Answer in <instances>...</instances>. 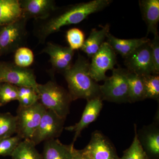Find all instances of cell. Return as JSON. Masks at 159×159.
I'll list each match as a JSON object with an SVG mask.
<instances>
[{"label":"cell","instance_id":"cell-22","mask_svg":"<svg viewBox=\"0 0 159 159\" xmlns=\"http://www.w3.org/2000/svg\"><path fill=\"white\" fill-rule=\"evenodd\" d=\"M35 146L29 139L23 140L11 155L12 159H43Z\"/></svg>","mask_w":159,"mask_h":159},{"label":"cell","instance_id":"cell-33","mask_svg":"<svg viewBox=\"0 0 159 159\" xmlns=\"http://www.w3.org/2000/svg\"><path fill=\"white\" fill-rule=\"evenodd\" d=\"M73 159H89L84 155L81 150H78L74 148L73 149Z\"/></svg>","mask_w":159,"mask_h":159},{"label":"cell","instance_id":"cell-24","mask_svg":"<svg viewBox=\"0 0 159 159\" xmlns=\"http://www.w3.org/2000/svg\"><path fill=\"white\" fill-rule=\"evenodd\" d=\"M137 125H134V137L129 148L123 152L120 159H150L140 144L137 134Z\"/></svg>","mask_w":159,"mask_h":159},{"label":"cell","instance_id":"cell-11","mask_svg":"<svg viewBox=\"0 0 159 159\" xmlns=\"http://www.w3.org/2000/svg\"><path fill=\"white\" fill-rule=\"evenodd\" d=\"M149 42L140 46L124 58L127 70L140 76L152 74L153 65Z\"/></svg>","mask_w":159,"mask_h":159},{"label":"cell","instance_id":"cell-27","mask_svg":"<svg viewBox=\"0 0 159 159\" xmlns=\"http://www.w3.org/2000/svg\"><path fill=\"white\" fill-rule=\"evenodd\" d=\"M34 61V54L32 51L26 47H21L15 51L14 64L23 68H27Z\"/></svg>","mask_w":159,"mask_h":159},{"label":"cell","instance_id":"cell-8","mask_svg":"<svg viewBox=\"0 0 159 159\" xmlns=\"http://www.w3.org/2000/svg\"><path fill=\"white\" fill-rule=\"evenodd\" d=\"M65 120L54 112L46 110L30 140L36 146L41 142L57 139L62 133Z\"/></svg>","mask_w":159,"mask_h":159},{"label":"cell","instance_id":"cell-10","mask_svg":"<svg viewBox=\"0 0 159 159\" xmlns=\"http://www.w3.org/2000/svg\"><path fill=\"white\" fill-rule=\"evenodd\" d=\"M81 151L89 159H120L113 144L99 130L92 133L90 141Z\"/></svg>","mask_w":159,"mask_h":159},{"label":"cell","instance_id":"cell-30","mask_svg":"<svg viewBox=\"0 0 159 159\" xmlns=\"http://www.w3.org/2000/svg\"><path fill=\"white\" fill-rule=\"evenodd\" d=\"M152 65L153 73L152 75H159V36L158 33L154 35L152 40L149 42Z\"/></svg>","mask_w":159,"mask_h":159},{"label":"cell","instance_id":"cell-14","mask_svg":"<svg viewBox=\"0 0 159 159\" xmlns=\"http://www.w3.org/2000/svg\"><path fill=\"white\" fill-rule=\"evenodd\" d=\"M41 53H46L50 56V62L54 70L63 73L72 65L74 51L69 47L48 43Z\"/></svg>","mask_w":159,"mask_h":159},{"label":"cell","instance_id":"cell-32","mask_svg":"<svg viewBox=\"0 0 159 159\" xmlns=\"http://www.w3.org/2000/svg\"><path fill=\"white\" fill-rule=\"evenodd\" d=\"M35 93H37V91L32 88L27 87H18V100L20 98L28 97Z\"/></svg>","mask_w":159,"mask_h":159},{"label":"cell","instance_id":"cell-18","mask_svg":"<svg viewBox=\"0 0 159 159\" xmlns=\"http://www.w3.org/2000/svg\"><path fill=\"white\" fill-rule=\"evenodd\" d=\"M106 42L116 53L120 54L124 58L132 53L137 48L150 40L146 37L132 39H120L110 33H109Z\"/></svg>","mask_w":159,"mask_h":159},{"label":"cell","instance_id":"cell-6","mask_svg":"<svg viewBox=\"0 0 159 159\" xmlns=\"http://www.w3.org/2000/svg\"><path fill=\"white\" fill-rule=\"evenodd\" d=\"M27 20L23 16L0 29V54L14 52L22 47L27 38Z\"/></svg>","mask_w":159,"mask_h":159},{"label":"cell","instance_id":"cell-16","mask_svg":"<svg viewBox=\"0 0 159 159\" xmlns=\"http://www.w3.org/2000/svg\"><path fill=\"white\" fill-rule=\"evenodd\" d=\"M139 6L143 20L147 27V34L158 33V25L159 22V0H141Z\"/></svg>","mask_w":159,"mask_h":159},{"label":"cell","instance_id":"cell-9","mask_svg":"<svg viewBox=\"0 0 159 159\" xmlns=\"http://www.w3.org/2000/svg\"><path fill=\"white\" fill-rule=\"evenodd\" d=\"M116 52L106 42L102 44L99 51L93 57L89 63V74L96 82L104 81L107 78V71L114 69L116 64Z\"/></svg>","mask_w":159,"mask_h":159},{"label":"cell","instance_id":"cell-5","mask_svg":"<svg viewBox=\"0 0 159 159\" xmlns=\"http://www.w3.org/2000/svg\"><path fill=\"white\" fill-rule=\"evenodd\" d=\"M46 109L39 102L28 107L19 106L16 112V135L30 140L39 125Z\"/></svg>","mask_w":159,"mask_h":159},{"label":"cell","instance_id":"cell-26","mask_svg":"<svg viewBox=\"0 0 159 159\" xmlns=\"http://www.w3.org/2000/svg\"><path fill=\"white\" fill-rule=\"evenodd\" d=\"M18 99L17 87L7 83L0 84V106Z\"/></svg>","mask_w":159,"mask_h":159},{"label":"cell","instance_id":"cell-12","mask_svg":"<svg viewBox=\"0 0 159 159\" xmlns=\"http://www.w3.org/2000/svg\"><path fill=\"white\" fill-rule=\"evenodd\" d=\"M140 144L150 159L159 157V118L156 116L154 122L137 130Z\"/></svg>","mask_w":159,"mask_h":159},{"label":"cell","instance_id":"cell-31","mask_svg":"<svg viewBox=\"0 0 159 159\" xmlns=\"http://www.w3.org/2000/svg\"><path fill=\"white\" fill-rule=\"evenodd\" d=\"M18 101L19 102V106L28 107L33 105L34 103L39 101V97L37 93H35L28 97L20 98Z\"/></svg>","mask_w":159,"mask_h":159},{"label":"cell","instance_id":"cell-23","mask_svg":"<svg viewBox=\"0 0 159 159\" xmlns=\"http://www.w3.org/2000/svg\"><path fill=\"white\" fill-rule=\"evenodd\" d=\"M16 131V116L9 112H0V139L12 136Z\"/></svg>","mask_w":159,"mask_h":159},{"label":"cell","instance_id":"cell-13","mask_svg":"<svg viewBox=\"0 0 159 159\" xmlns=\"http://www.w3.org/2000/svg\"><path fill=\"white\" fill-rule=\"evenodd\" d=\"M23 16L29 20H45L58 8L53 0H19Z\"/></svg>","mask_w":159,"mask_h":159},{"label":"cell","instance_id":"cell-19","mask_svg":"<svg viewBox=\"0 0 159 159\" xmlns=\"http://www.w3.org/2000/svg\"><path fill=\"white\" fill-rule=\"evenodd\" d=\"M109 33H110V25L108 24L100 30L93 29L89 37L84 41L81 50L89 57L92 58L99 51Z\"/></svg>","mask_w":159,"mask_h":159},{"label":"cell","instance_id":"cell-4","mask_svg":"<svg viewBox=\"0 0 159 159\" xmlns=\"http://www.w3.org/2000/svg\"><path fill=\"white\" fill-rule=\"evenodd\" d=\"M127 70L118 68L112 70V74L100 85L102 101L121 103L129 102V87Z\"/></svg>","mask_w":159,"mask_h":159},{"label":"cell","instance_id":"cell-7","mask_svg":"<svg viewBox=\"0 0 159 159\" xmlns=\"http://www.w3.org/2000/svg\"><path fill=\"white\" fill-rule=\"evenodd\" d=\"M7 83L17 87L32 88L37 92L38 83L34 72L28 68L18 66L14 63H0V84Z\"/></svg>","mask_w":159,"mask_h":159},{"label":"cell","instance_id":"cell-17","mask_svg":"<svg viewBox=\"0 0 159 159\" xmlns=\"http://www.w3.org/2000/svg\"><path fill=\"white\" fill-rule=\"evenodd\" d=\"M74 144H63L58 139L45 142L42 154L43 159H73Z\"/></svg>","mask_w":159,"mask_h":159},{"label":"cell","instance_id":"cell-28","mask_svg":"<svg viewBox=\"0 0 159 159\" xmlns=\"http://www.w3.org/2000/svg\"><path fill=\"white\" fill-rule=\"evenodd\" d=\"M66 39L69 48L72 50L81 49L85 41L83 31L77 28H73L67 31Z\"/></svg>","mask_w":159,"mask_h":159},{"label":"cell","instance_id":"cell-29","mask_svg":"<svg viewBox=\"0 0 159 159\" xmlns=\"http://www.w3.org/2000/svg\"><path fill=\"white\" fill-rule=\"evenodd\" d=\"M22 140L17 135L0 139V156H11Z\"/></svg>","mask_w":159,"mask_h":159},{"label":"cell","instance_id":"cell-3","mask_svg":"<svg viewBox=\"0 0 159 159\" xmlns=\"http://www.w3.org/2000/svg\"><path fill=\"white\" fill-rule=\"evenodd\" d=\"M39 102L47 110L54 112L57 116L66 119L70 113L72 100L68 91L50 80L44 84L37 86Z\"/></svg>","mask_w":159,"mask_h":159},{"label":"cell","instance_id":"cell-2","mask_svg":"<svg viewBox=\"0 0 159 159\" xmlns=\"http://www.w3.org/2000/svg\"><path fill=\"white\" fill-rule=\"evenodd\" d=\"M89 63L88 60L79 54L74 64L63 73L72 101L80 99L87 101L101 99L100 85L90 75Z\"/></svg>","mask_w":159,"mask_h":159},{"label":"cell","instance_id":"cell-20","mask_svg":"<svg viewBox=\"0 0 159 159\" xmlns=\"http://www.w3.org/2000/svg\"><path fill=\"white\" fill-rule=\"evenodd\" d=\"M23 16L19 0H0V27L14 22Z\"/></svg>","mask_w":159,"mask_h":159},{"label":"cell","instance_id":"cell-1","mask_svg":"<svg viewBox=\"0 0 159 159\" xmlns=\"http://www.w3.org/2000/svg\"><path fill=\"white\" fill-rule=\"evenodd\" d=\"M111 0H93L70 6L61 12L52 14L45 20H39L34 34L40 43H44L49 35L57 32L63 27L76 25L90 15L96 13L109 6Z\"/></svg>","mask_w":159,"mask_h":159},{"label":"cell","instance_id":"cell-15","mask_svg":"<svg viewBox=\"0 0 159 159\" xmlns=\"http://www.w3.org/2000/svg\"><path fill=\"white\" fill-rule=\"evenodd\" d=\"M102 107V100L96 98L88 100L79 122L75 125L66 127V130L74 132L73 143L76 142L81 132L92 122H95L99 116Z\"/></svg>","mask_w":159,"mask_h":159},{"label":"cell","instance_id":"cell-21","mask_svg":"<svg viewBox=\"0 0 159 159\" xmlns=\"http://www.w3.org/2000/svg\"><path fill=\"white\" fill-rule=\"evenodd\" d=\"M129 87V102L133 103L146 99L144 82L142 76L127 70Z\"/></svg>","mask_w":159,"mask_h":159},{"label":"cell","instance_id":"cell-25","mask_svg":"<svg viewBox=\"0 0 159 159\" xmlns=\"http://www.w3.org/2000/svg\"><path fill=\"white\" fill-rule=\"evenodd\" d=\"M145 87V97L146 99L159 100V75H145L142 76Z\"/></svg>","mask_w":159,"mask_h":159}]
</instances>
